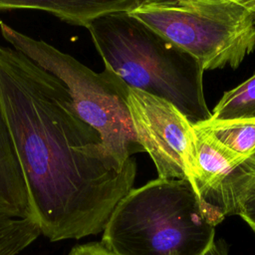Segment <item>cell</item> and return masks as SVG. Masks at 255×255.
I'll return each instance as SVG.
<instances>
[{"mask_svg":"<svg viewBox=\"0 0 255 255\" xmlns=\"http://www.w3.org/2000/svg\"><path fill=\"white\" fill-rule=\"evenodd\" d=\"M0 110L41 234L56 242L104 232L133 188L136 161L120 169L67 87L12 47L0 46Z\"/></svg>","mask_w":255,"mask_h":255,"instance_id":"1","label":"cell"},{"mask_svg":"<svg viewBox=\"0 0 255 255\" xmlns=\"http://www.w3.org/2000/svg\"><path fill=\"white\" fill-rule=\"evenodd\" d=\"M104 65L129 88L163 99L191 124L211 119L203 93V68L128 12L113 13L87 28Z\"/></svg>","mask_w":255,"mask_h":255,"instance_id":"2","label":"cell"},{"mask_svg":"<svg viewBox=\"0 0 255 255\" xmlns=\"http://www.w3.org/2000/svg\"><path fill=\"white\" fill-rule=\"evenodd\" d=\"M220 222L188 180L156 178L120 201L101 242L117 255H205Z\"/></svg>","mask_w":255,"mask_h":255,"instance_id":"3","label":"cell"},{"mask_svg":"<svg viewBox=\"0 0 255 255\" xmlns=\"http://www.w3.org/2000/svg\"><path fill=\"white\" fill-rule=\"evenodd\" d=\"M0 34L12 48L57 77L68 89L80 117L101 135L104 147L120 168L143 151L128 107L129 87L109 67L96 73L73 56L34 39L0 20Z\"/></svg>","mask_w":255,"mask_h":255,"instance_id":"4","label":"cell"},{"mask_svg":"<svg viewBox=\"0 0 255 255\" xmlns=\"http://www.w3.org/2000/svg\"><path fill=\"white\" fill-rule=\"evenodd\" d=\"M128 14L195 58L203 70L236 69L255 49L246 0H142Z\"/></svg>","mask_w":255,"mask_h":255,"instance_id":"5","label":"cell"},{"mask_svg":"<svg viewBox=\"0 0 255 255\" xmlns=\"http://www.w3.org/2000/svg\"><path fill=\"white\" fill-rule=\"evenodd\" d=\"M128 107L137 140L158 178L193 184L197 169L193 124L171 103L137 89L129 88Z\"/></svg>","mask_w":255,"mask_h":255,"instance_id":"6","label":"cell"},{"mask_svg":"<svg viewBox=\"0 0 255 255\" xmlns=\"http://www.w3.org/2000/svg\"><path fill=\"white\" fill-rule=\"evenodd\" d=\"M197 169L193 181L203 205L220 221L239 213L255 189V153L244 156L229 149L193 125Z\"/></svg>","mask_w":255,"mask_h":255,"instance_id":"7","label":"cell"},{"mask_svg":"<svg viewBox=\"0 0 255 255\" xmlns=\"http://www.w3.org/2000/svg\"><path fill=\"white\" fill-rule=\"evenodd\" d=\"M141 2L142 0H0V12L43 11L69 24L88 28L98 18L113 13L129 12Z\"/></svg>","mask_w":255,"mask_h":255,"instance_id":"8","label":"cell"},{"mask_svg":"<svg viewBox=\"0 0 255 255\" xmlns=\"http://www.w3.org/2000/svg\"><path fill=\"white\" fill-rule=\"evenodd\" d=\"M0 215L31 218L35 220L30 206L25 178L0 110Z\"/></svg>","mask_w":255,"mask_h":255,"instance_id":"9","label":"cell"},{"mask_svg":"<svg viewBox=\"0 0 255 255\" xmlns=\"http://www.w3.org/2000/svg\"><path fill=\"white\" fill-rule=\"evenodd\" d=\"M195 126L240 155L249 156L255 153V119L229 121L210 119Z\"/></svg>","mask_w":255,"mask_h":255,"instance_id":"10","label":"cell"},{"mask_svg":"<svg viewBox=\"0 0 255 255\" xmlns=\"http://www.w3.org/2000/svg\"><path fill=\"white\" fill-rule=\"evenodd\" d=\"M255 119V74L234 89L225 92L211 113V120Z\"/></svg>","mask_w":255,"mask_h":255,"instance_id":"11","label":"cell"},{"mask_svg":"<svg viewBox=\"0 0 255 255\" xmlns=\"http://www.w3.org/2000/svg\"><path fill=\"white\" fill-rule=\"evenodd\" d=\"M41 234L31 218L0 215V255H18Z\"/></svg>","mask_w":255,"mask_h":255,"instance_id":"12","label":"cell"},{"mask_svg":"<svg viewBox=\"0 0 255 255\" xmlns=\"http://www.w3.org/2000/svg\"><path fill=\"white\" fill-rule=\"evenodd\" d=\"M70 253L72 255H117L110 251L102 242H89L74 246Z\"/></svg>","mask_w":255,"mask_h":255,"instance_id":"13","label":"cell"},{"mask_svg":"<svg viewBox=\"0 0 255 255\" xmlns=\"http://www.w3.org/2000/svg\"><path fill=\"white\" fill-rule=\"evenodd\" d=\"M238 215L255 232V189L242 204Z\"/></svg>","mask_w":255,"mask_h":255,"instance_id":"14","label":"cell"},{"mask_svg":"<svg viewBox=\"0 0 255 255\" xmlns=\"http://www.w3.org/2000/svg\"><path fill=\"white\" fill-rule=\"evenodd\" d=\"M205 255H228V248L224 241L217 240L214 241V243L205 253Z\"/></svg>","mask_w":255,"mask_h":255,"instance_id":"15","label":"cell"},{"mask_svg":"<svg viewBox=\"0 0 255 255\" xmlns=\"http://www.w3.org/2000/svg\"><path fill=\"white\" fill-rule=\"evenodd\" d=\"M68 255H72V254H71V253H70V252H69V254H68Z\"/></svg>","mask_w":255,"mask_h":255,"instance_id":"16","label":"cell"}]
</instances>
